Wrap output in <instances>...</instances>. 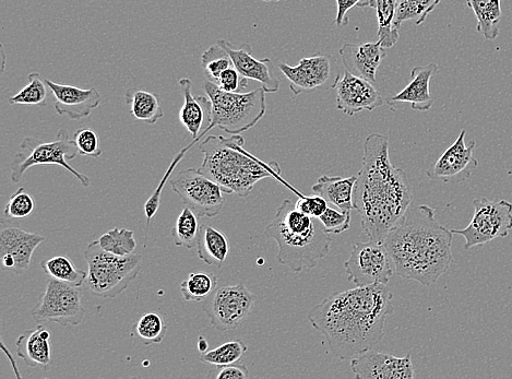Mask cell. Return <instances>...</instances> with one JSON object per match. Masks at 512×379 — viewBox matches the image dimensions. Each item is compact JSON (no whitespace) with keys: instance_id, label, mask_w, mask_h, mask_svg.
I'll return each mask as SVG.
<instances>
[{"instance_id":"cell-1","label":"cell","mask_w":512,"mask_h":379,"mask_svg":"<svg viewBox=\"0 0 512 379\" xmlns=\"http://www.w3.org/2000/svg\"><path fill=\"white\" fill-rule=\"evenodd\" d=\"M392 299L387 284L356 287L330 295L307 318L337 358L352 360L383 340L387 317L395 313Z\"/></svg>"},{"instance_id":"cell-2","label":"cell","mask_w":512,"mask_h":379,"mask_svg":"<svg viewBox=\"0 0 512 379\" xmlns=\"http://www.w3.org/2000/svg\"><path fill=\"white\" fill-rule=\"evenodd\" d=\"M407 173L391 163L389 139L369 135L364 142L362 169L357 174L353 204L367 238L384 242L412 205Z\"/></svg>"},{"instance_id":"cell-3","label":"cell","mask_w":512,"mask_h":379,"mask_svg":"<svg viewBox=\"0 0 512 379\" xmlns=\"http://www.w3.org/2000/svg\"><path fill=\"white\" fill-rule=\"evenodd\" d=\"M454 233L436 220L430 206H413L387 234L384 243L402 279L431 287L449 270Z\"/></svg>"},{"instance_id":"cell-4","label":"cell","mask_w":512,"mask_h":379,"mask_svg":"<svg viewBox=\"0 0 512 379\" xmlns=\"http://www.w3.org/2000/svg\"><path fill=\"white\" fill-rule=\"evenodd\" d=\"M241 135L230 138L211 135L199 144L204 153L200 171L222 188L224 194L245 198L253 192L258 182L280 179L281 169L277 162L266 163L244 148Z\"/></svg>"},{"instance_id":"cell-5","label":"cell","mask_w":512,"mask_h":379,"mask_svg":"<svg viewBox=\"0 0 512 379\" xmlns=\"http://www.w3.org/2000/svg\"><path fill=\"white\" fill-rule=\"evenodd\" d=\"M265 235L278 244L279 263L294 274L315 268L319 260L329 255L332 244L331 234L319 219L297 210L289 199L279 206Z\"/></svg>"},{"instance_id":"cell-6","label":"cell","mask_w":512,"mask_h":379,"mask_svg":"<svg viewBox=\"0 0 512 379\" xmlns=\"http://www.w3.org/2000/svg\"><path fill=\"white\" fill-rule=\"evenodd\" d=\"M204 88L207 98H197L206 110L207 125L199 141L214 128L226 134L241 135L255 127L267 113V92L263 87L249 92H226L207 80Z\"/></svg>"},{"instance_id":"cell-7","label":"cell","mask_w":512,"mask_h":379,"mask_svg":"<svg viewBox=\"0 0 512 379\" xmlns=\"http://www.w3.org/2000/svg\"><path fill=\"white\" fill-rule=\"evenodd\" d=\"M88 264L86 286L101 299H114L122 294L139 275L142 256H116L107 253L99 241L91 242L85 252Z\"/></svg>"},{"instance_id":"cell-8","label":"cell","mask_w":512,"mask_h":379,"mask_svg":"<svg viewBox=\"0 0 512 379\" xmlns=\"http://www.w3.org/2000/svg\"><path fill=\"white\" fill-rule=\"evenodd\" d=\"M20 150L10 164V177L14 183H19L23 175L33 167L59 165L73 174L82 187L90 186L89 176L78 172L69 164L79 153L74 138H70L67 130H58L56 139L51 142L27 137L22 140Z\"/></svg>"},{"instance_id":"cell-9","label":"cell","mask_w":512,"mask_h":379,"mask_svg":"<svg viewBox=\"0 0 512 379\" xmlns=\"http://www.w3.org/2000/svg\"><path fill=\"white\" fill-rule=\"evenodd\" d=\"M474 215L466 229L451 230L466 240V250L497 239H506L512 230V204L486 198L473 201Z\"/></svg>"},{"instance_id":"cell-10","label":"cell","mask_w":512,"mask_h":379,"mask_svg":"<svg viewBox=\"0 0 512 379\" xmlns=\"http://www.w3.org/2000/svg\"><path fill=\"white\" fill-rule=\"evenodd\" d=\"M31 314L35 322L78 326L86 315L82 292L79 287L51 278Z\"/></svg>"},{"instance_id":"cell-11","label":"cell","mask_w":512,"mask_h":379,"mask_svg":"<svg viewBox=\"0 0 512 379\" xmlns=\"http://www.w3.org/2000/svg\"><path fill=\"white\" fill-rule=\"evenodd\" d=\"M173 192L199 218H214L224 207V192L220 185L197 169L178 172L170 180Z\"/></svg>"},{"instance_id":"cell-12","label":"cell","mask_w":512,"mask_h":379,"mask_svg":"<svg viewBox=\"0 0 512 379\" xmlns=\"http://www.w3.org/2000/svg\"><path fill=\"white\" fill-rule=\"evenodd\" d=\"M257 296L244 283L216 289L204 302L210 323L220 331L235 330L254 310Z\"/></svg>"},{"instance_id":"cell-13","label":"cell","mask_w":512,"mask_h":379,"mask_svg":"<svg viewBox=\"0 0 512 379\" xmlns=\"http://www.w3.org/2000/svg\"><path fill=\"white\" fill-rule=\"evenodd\" d=\"M344 268L356 287L387 284L396 272L385 243L371 240L353 246Z\"/></svg>"},{"instance_id":"cell-14","label":"cell","mask_w":512,"mask_h":379,"mask_svg":"<svg viewBox=\"0 0 512 379\" xmlns=\"http://www.w3.org/2000/svg\"><path fill=\"white\" fill-rule=\"evenodd\" d=\"M466 129L440 157L431 169L425 171L428 179L444 183H462L470 179L478 169L479 162L474 158L475 141L466 144Z\"/></svg>"},{"instance_id":"cell-15","label":"cell","mask_w":512,"mask_h":379,"mask_svg":"<svg viewBox=\"0 0 512 379\" xmlns=\"http://www.w3.org/2000/svg\"><path fill=\"white\" fill-rule=\"evenodd\" d=\"M332 89L336 91L337 110L351 117L363 111L373 112L385 104L372 82L356 77L349 71L337 77Z\"/></svg>"},{"instance_id":"cell-16","label":"cell","mask_w":512,"mask_h":379,"mask_svg":"<svg viewBox=\"0 0 512 379\" xmlns=\"http://www.w3.org/2000/svg\"><path fill=\"white\" fill-rule=\"evenodd\" d=\"M45 240V236L27 232L19 225L7 224L3 219L0 231V257L3 269L15 272L29 269L35 250Z\"/></svg>"},{"instance_id":"cell-17","label":"cell","mask_w":512,"mask_h":379,"mask_svg":"<svg viewBox=\"0 0 512 379\" xmlns=\"http://www.w3.org/2000/svg\"><path fill=\"white\" fill-rule=\"evenodd\" d=\"M351 369L357 379H412L416 377L411 354L395 355L368 351L351 360Z\"/></svg>"},{"instance_id":"cell-18","label":"cell","mask_w":512,"mask_h":379,"mask_svg":"<svg viewBox=\"0 0 512 379\" xmlns=\"http://www.w3.org/2000/svg\"><path fill=\"white\" fill-rule=\"evenodd\" d=\"M278 67L289 80L294 96H300L327 84L331 77L332 59L329 55L318 54L302 58L297 66L280 63Z\"/></svg>"},{"instance_id":"cell-19","label":"cell","mask_w":512,"mask_h":379,"mask_svg":"<svg viewBox=\"0 0 512 379\" xmlns=\"http://www.w3.org/2000/svg\"><path fill=\"white\" fill-rule=\"evenodd\" d=\"M44 80L56 99L54 108L59 116H68L70 120L79 121L89 117L101 105V93L95 88L80 89L59 85L49 79Z\"/></svg>"},{"instance_id":"cell-20","label":"cell","mask_w":512,"mask_h":379,"mask_svg":"<svg viewBox=\"0 0 512 379\" xmlns=\"http://www.w3.org/2000/svg\"><path fill=\"white\" fill-rule=\"evenodd\" d=\"M217 44L230 55L233 66L244 78L259 82L267 93H277L280 90V80L272 75L269 58L257 59L249 44L235 47L226 40H219Z\"/></svg>"},{"instance_id":"cell-21","label":"cell","mask_w":512,"mask_h":379,"mask_svg":"<svg viewBox=\"0 0 512 379\" xmlns=\"http://www.w3.org/2000/svg\"><path fill=\"white\" fill-rule=\"evenodd\" d=\"M339 54L350 74L372 84L377 80L378 69L386 57V49L379 41L363 44H344Z\"/></svg>"},{"instance_id":"cell-22","label":"cell","mask_w":512,"mask_h":379,"mask_svg":"<svg viewBox=\"0 0 512 379\" xmlns=\"http://www.w3.org/2000/svg\"><path fill=\"white\" fill-rule=\"evenodd\" d=\"M439 67L432 63L425 66H416L411 70L409 85L388 100V104L395 108L399 103H409L414 111L427 112L432 109L435 100L430 85L433 76Z\"/></svg>"},{"instance_id":"cell-23","label":"cell","mask_w":512,"mask_h":379,"mask_svg":"<svg viewBox=\"0 0 512 379\" xmlns=\"http://www.w3.org/2000/svg\"><path fill=\"white\" fill-rule=\"evenodd\" d=\"M50 339V331L43 326L28 330L17 340L18 357L31 367L47 370L52 363Z\"/></svg>"},{"instance_id":"cell-24","label":"cell","mask_w":512,"mask_h":379,"mask_svg":"<svg viewBox=\"0 0 512 379\" xmlns=\"http://www.w3.org/2000/svg\"><path fill=\"white\" fill-rule=\"evenodd\" d=\"M356 181L357 175L351 177L323 175L313 186V192L324 197L329 205L341 211H352Z\"/></svg>"},{"instance_id":"cell-25","label":"cell","mask_w":512,"mask_h":379,"mask_svg":"<svg viewBox=\"0 0 512 379\" xmlns=\"http://www.w3.org/2000/svg\"><path fill=\"white\" fill-rule=\"evenodd\" d=\"M230 250L228 236L211 225H202L197 244L198 257L202 262L221 268L228 259Z\"/></svg>"},{"instance_id":"cell-26","label":"cell","mask_w":512,"mask_h":379,"mask_svg":"<svg viewBox=\"0 0 512 379\" xmlns=\"http://www.w3.org/2000/svg\"><path fill=\"white\" fill-rule=\"evenodd\" d=\"M180 87L184 98V104L180 111V122L187 130L193 140L199 142L198 137L202 132L205 121L207 122V113L204 105L193 93V82L189 78H182Z\"/></svg>"},{"instance_id":"cell-27","label":"cell","mask_w":512,"mask_h":379,"mask_svg":"<svg viewBox=\"0 0 512 379\" xmlns=\"http://www.w3.org/2000/svg\"><path fill=\"white\" fill-rule=\"evenodd\" d=\"M129 105V113L135 120L149 125L157 124L164 117L161 98L145 90H129L125 96Z\"/></svg>"},{"instance_id":"cell-28","label":"cell","mask_w":512,"mask_h":379,"mask_svg":"<svg viewBox=\"0 0 512 379\" xmlns=\"http://www.w3.org/2000/svg\"><path fill=\"white\" fill-rule=\"evenodd\" d=\"M472 9L478 25V31L488 41H495L499 35V25L503 18L502 3L500 0H467Z\"/></svg>"},{"instance_id":"cell-29","label":"cell","mask_w":512,"mask_h":379,"mask_svg":"<svg viewBox=\"0 0 512 379\" xmlns=\"http://www.w3.org/2000/svg\"><path fill=\"white\" fill-rule=\"evenodd\" d=\"M41 267L50 278L74 287L80 288L86 283L88 277L87 271L78 268L73 260L65 255L43 260Z\"/></svg>"},{"instance_id":"cell-30","label":"cell","mask_w":512,"mask_h":379,"mask_svg":"<svg viewBox=\"0 0 512 379\" xmlns=\"http://www.w3.org/2000/svg\"><path fill=\"white\" fill-rule=\"evenodd\" d=\"M398 0H376L375 9L378 21V41L385 49H391L399 40L400 29L396 26Z\"/></svg>"},{"instance_id":"cell-31","label":"cell","mask_w":512,"mask_h":379,"mask_svg":"<svg viewBox=\"0 0 512 379\" xmlns=\"http://www.w3.org/2000/svg\"><path fill=\"white\" fill-rule=\"evenodd\" d=\"M196 213L186 207L172 229V238L178 247L187 248L188 251L197 247L201 225Z\"/></svg>"},{"instance_id":"cell-32","label":"cell","mask_w":512,"mask_h":379,"mask_svg":"<svg viewBox=\"0 0 512 379\" xmlns=\"http://www.w3.org/2000/svg\"><path fill=\"white\" fill-rule=\"evenodd\" d=\"M218 287V278L209 272L198 271L190 274L181 284V292L186 302L200 303L209 298Z\"/></svg>"},{"instance_id":"cell-33","label":"cell","mask_w":512,"mask_h":379,"mask_svg":"<svg viewBox=\"0 0 512 379\" xmlns=\"http://www.w3.org/2000/svg\"><path fill=\"white\" fill-rule=\"evenodd\" d=\"M442 0H398L396 7V26L400 29L403 22L411 21L421 26L433 13Z\"/></svg>"},{"instance_id":"cell-34","label":"cell","mask_w":512,"mask_h":379,"mask_svg":"<svg viewBox=\"0 0 512 379\" xmlns=\"http://www.w3.org/2000/svg\"><path fill=\"white\" fill-rule=\"evenodd\" d=\"M98 241L105 252L116 256L133 255L137 248L135 234L128 229L115 228L103 234Z\"/></svg>"},{"instance_id":"cell-35","label":"cell","mask_w":512,"mask_h":379,"mask_svg":"<svg viewBox=\"0 0 512 379\" xmlns=\"http://www.w3.org/2000/svg\"><path fill=\"white\" fill-rule=\"evenodd\" d=\"M248 347L242 340H233L223 343L216 349L202 353L200 360L206 364L214 366L229 365L240 362Z\"/></svg>"},{"instance_id":"cell-36","label":"cell","mask_w":512,"mask_h":379,"mask_svg":"<svg viewBox=\"0 0 512 379\" xmlns=\"http://www.w3.org/2000/svg\"><path fill=\"white\" fill-rule=\"evenodd\" d=\"M166 331L168 328L162 316L157 313L142 315L136 324L137 336L145 346L160 345L166 336Z\"/></svg>"},{"instance_id":"cell-37","label":"cell","mask_w":512,"mask_h":379,"mask_svg":"<svg viewBox=\"0 0 512 379\" xmlns=\"http://www.w3.org/2000/svg\"><path fill=\"white\" fill-rule=\"evenodd\" d=\"M46 87L45 80L40 74L32 73L28 77V85L9 98L8 102L11 105L44 106L47 100Z\"/></svg>"},{"instance_id":"cell-38","label":"cell","mask_w":512,"mask_h":379,"mask_svg":"<svg viewBox=\"0 0 512 379\" xmlns=\"http://www.w3.org/2000/svg\"><path fill=\"white\" fill-rule=\"evenodd\" d=\"M201 64L204 67L207 79L213 84H216L223 71L233 67L230 55L219 44L210 46L202 54Z\"/></svg>"},{"instance_id":"cell-39","label":"cell","mask_w":512,"mask_h":379,"mask_svg":"<svg viewBox=\"0 0 512 379\" xmlns=\"http://www.w3.org/2000/svg\"><path fill=\"white\" fill-rule=\"evenodd\" d=\"M195 144H198L196 140H193L190 142V144L185 147L180 153H178L177 156H175L173 162L170 164V167L168 170H166L164 176L162 177V180L160 181L156 191L151 195V197L147 200V203L145 205V215L147 218V230L149 228V224L154 216H156V213L158 212L160 208L161 203V195L163 192V188L165 187L166 183L170 182V179L172 177L173 172L177 168V165L180 164V162L184 159L186 153L189 151L190 148H193Z\"/></svg>"},{"instance_id":"cell-40","label":"cell","mask_w":512,"mask_h":379,"mask_svg":"<svg viewBox=\"0 0 512 379\" xmlns=\"http://www.w3.org/2000/svg\"><path fill=\"white\" fill-rule=\"evenodd\" d=\"M34 209V199L26 192L25 188L20 187L9 198L4 211V219L10 221L27 218L32 215Z\"/></svg>"},{"instance_id":"cell-41","label":"cell","mask_w":512,"mask_h":379,"mask_svg":"<svg viewBox=\"0 0 512 379\" xmlns=\"http://www.w3.org/2000/svg\"><path fill=\"white\" fill-rule=\"evenodd\" d=\"M75 144L79 156L91 158H100L102 150L100 148L99 135L92 128L83 127L76 130L74 134Z\"/></svg>"},{"instance_id":"cell-42","label":"cell","mask_w":512,"mask_h":379,"mask_svg":"<svg viewBox=\"0 0 512 379\" xmlns=\"http://www.w3.org/2000/svg\"><path fill=\"white\" fill-rule=\"evenodd\" d=\"M318 219L329 234H341L351 228V211L328 207Z\"/></svg>"},{"instance_id":"cell-43","label":"cell","mask_w":512,"mask_h":379,"mask_svg":"<svg viewBox=\"0 0 512 379\" xmlns=\"http://www.w3.org/2000/svg\"><path fill=\"white\" fill-rule=\"evenodd\" d=\"M216 85L226 92H244L248 87V79L238 73L233 66L223 71Z\"/></svg>"},{"instance_id":"cell-44","label":"cell","mask_w":512,"mask_h":379,"mask_svg":"<svg viewBox=\"0 0 512 379\" xmlns=\"http://www.w3.org/2000/svg\"><path fill=\"white\" fill-rule=\"evenodd\" d=\"M329 207L327 200L317 194L313 196H302L296 201L295 208L313 218H319Z\"/></svg>"},{"instance_id":"cell-45","label":"cell","mask_w":512,"mask_h":379,"mask_svg":"<svg viewBox=\"0 0 512 379\" xmlns=\"http://www.w3.org/2000/svg\"><path fill=\"white\" fill-rule=\"evenodd\" d=\"M376 0H337L338 13L336 25L340 28L349 25V11L354 7L359 8H375Z\"/></svg>"},{"instance_id":"cell-46","label":"cell","mask_w":512,"mask_h":379,"mask_svg":"<svg viewBox=\"0 0 512 379\" xmlns=\"http://www.w3.org/2000/svg\"><path fill=\"white\" fill-rule=\"evenodd\" d=\"M248 376L247 367L236 363L217 366L208 374V378L211 379H246Z\"/></svg>"},{"instance_id":"cell-47","label":"cell","mask_w":512,"mask_h":379,"mask_svg":"<svg viewBox=\"0 0 512 379\" xmlns=\"http://www.w3.org/2000/svg\"><path fill=\"white\" fill-rule=\"evenodd\" d=\"M209 345L208 341L205 339V337L200 336L198 339V350L200 353H206L208 352Z\"/></svg>"},{"instance_id":"cell-48","label":"cell","mask_w":512,"mask_h":379,"mask_svg":"<svg viewBox=\"0 0 512 379\" xmlns=\"http://www.w3.org/2000/svg\"><path fill=\"white\" fill-rule=\"evenodd\" d=\"M3 349H4V351L6 352L7 357H8V358H10L11 362H13L14 370H15L16 376H17L18 378H21V375L19 374L18 367L16 366L14 359H13V358H11V354H10V352L5 348L4 343H3Z\"/></svg>"},{"instance_id":"cell-49","label":"cell","mask_w":512,"mask_h":379,"mask_svg":"<svg viewBox=\"0 0 512 379\" xmlns=\"http://www.w3.org/2000/svg\"><path fill=\"white\" fill-rule=\"evenodd\" d=\"M265 3H278L281 2V0H263Z\"/></svg>"}]
</instances>
